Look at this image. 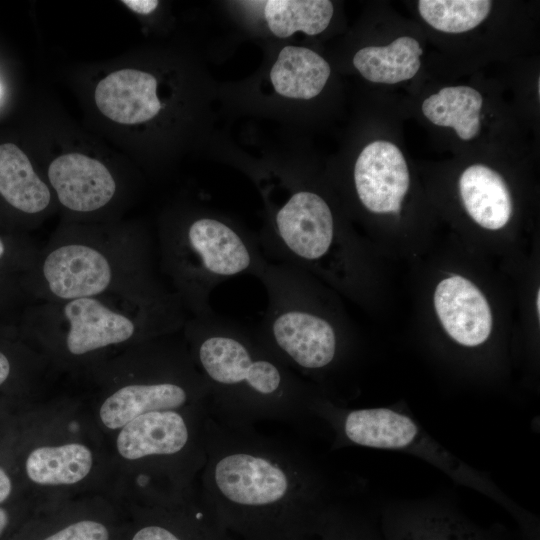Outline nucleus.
Masks as SVG:
<instances>
[{"label":"nucleus","instance_id":"nucleus-1","mask_svg":"<svg viewBox=\"0 0 540 540\" xmlns=\"http://www.w3.org/2000/svg\"><path fill=\"white\" fill-rule=\"evenodd\" d=\"M155 266L154 244L142 235L68 232L37 251L20 287L42 302L121 296L149 303L177 297Z\"/></svg>","mask_w":540,"mask_h":540},{"label":"nucleus","instance_id":"nucleus-2","mask_svg":"<svg viewBox=\"0 0 540 540\" xmlns=\"http://www.w3.org/2000/svg\"><path fill=\"white\" fill-rule=\"evenodd\" d=\"M188 313L178 297L138 302L94 296L42 302L24 311L21 334L71 360L107 349L136 345L182 330Z\"/></svg>","mask_w":540,"mask_h":540},{"label":"nucleus","instance_id":"nucleus-3","mask_svg":"<svg viewBox=\"0 0 540 540\" xmlns=\"http://www.w3.org/2000/svg\"><path fill=\"white\" fill-rule=\"evenodd\" d=\"M157 245L160 271L189 316L212 314L215 287L239 275L257 277L268 263L257 241L215 217L192 219Z\"/></svg>","mask_w":540,"mask_h":540},{"label":"nucleus","instance_id":"nucleus-4","mask_svg":"<svg viewBox=\"0 0 540 540\" xmlns=\"http://www.w3.org/2000/svg\"><path fill=\"white\" fill-rule=\"evenodd\" d=\"M257 278L268 301L257 333L263 344L303 369L328 366L336 356L337 334L314 307L305 272L268 262Z\"/></svg>","mask_w":540,"mask_h":540},{"label":"nucleus","instance_id":"nucleus-5","mask_svg":"<svg viewBox=\"0 0 540 540\" xmlns=\"http://www.w3.org/2000/svg\"><path fill=\"white\" fill-rule=\"evenodd\" d=\"M182 330L204 376L219 390L271 398L290 387L282 366L242 325L213 312L189 316Z\"/></svg>","mask_w":540,"mask_h":540},{"label":"nucleus","instance_id":"nucleus-6","mask_svg":"<svg viewBox=\"0 0 540 540\" xmlns=\"http://www.w3.org/2000/svg\"><path fill=\"white\" fill-rule=\"evenodd\" d=\"M343 430L348 440L356 445L410 453L456 480L498 497L494 486L442 448L404 413L386 407L353 410L346 415Z\"/></svg>","mask_w":540,"mask_h":540},{"label":"nucleus","instance_id":"nucleus-7","mask_svg":"<svg viewBox=\"0 0 540 540\" xmlns=\"http://www.w3.org/2000/svg\"><path fill=\"white\" fill-rule=\"evenodd\" d=\"M273 232L260 244L278 263L305 271L324 260L335 242V223L328 203L318 194L292 193L275 211Z\"/></svg>","mask_w":540,"mask_h":540},{"label":"nucleus","instance_id":"nucleus-8","mask_svg":"<svg viewBox=\"0 0 540 540\" xmlns=\"http://www.w3.org/2000/svg\"><path fill=\"white\" fill-rule=\"evenodd\" d=\"M361 203L373 213H398L409 188V172L400 149L388 141L368 144L354 167Z\"/></svg>","mask_w":540,"mask_h":540},{"label":"nucleus","instance_id":"nucleus-9","mask_svg":"<svg viewBox=\"0 0 540 540\" xmlns=\"http://www.w3.org/2000/svg\"><path fill=\"white\" fill-rule=\"evenodd\" d=\"M214 481L225 498L246 506L278 502L289 489L288 477L278 465L247 453H235L219 460Z\"/></svg>","mask_w":540,"mask_h":540},{"label":"nucleus","instance_id":"nucleus-10","mask_svg":"<svg viewBox=\"0 0 540 540\" xmlns=\"http://www.w3.org/2000/svg\"><path fill=\"white\" fill-rule=\"evenodd\" d=\"M48 180L62 206L77 213H91L109 204L116 193V182L100 161L80 153L54 159Z\"/></svg>","mask_w":540,"mask_h":540},{"label":"nucleus","instance_id":"nucleus-11","mask_svg":"<svg viewBox=\"0 0 540 540\" xmlns=\"http://www.w3.org/2000/svg\"><path fill=\"white\" fill-rule=\"evenodd\" d=\"M434 306L444 329L457 343L474 347L490 336L489 304L468 279L456 275L442 280L435 289Z\"/></svg>","mask_w":540,"mask_h":540},{"label":"nucleus","instance_id":"nucleus-12","mask_svg":"<svg viewBox=\"0 0 540 540\" xmlns=\"http://www.w3.org/2000/svg\"><path fill=\"white\" fill-rule=\"evenodd\" d=\"M189 396L190 389L184 380L130 381L115 388L104 399L99 416L106 428L117 430L140 415L180 408Z\"/></svg>","mask_w":540,"mask_h":540},{"label":"nucleus","instance_id":"nucleus-13","mask_svg":"<svg viewBox=\"0 0 540 540\" xmlns=\"http://www.w3.org/2000/svg\"><path fill=\"white\" fill-rule=\"evenodd\" d=\"M94 98L98 109L120 124L148 121L161 109L156 78L136 69H121L107 75L97 84Z\"/></svg>","mask_w":540,"mask_h":540},{"label":"nucleus","instance_id":"nucleus-14","mask_svg":"<svg viewBox=\"0 0 540 540\" xmlns=\"http://www.w3.org/2000/svg\"><path fill=\"white\" fill-rule=\"evenodd\" d=\"M188 438L185 420L177 411H153L125 424L118 433L116 448L124 459L138 460L178 453Z\"/></svg>","mask_w":540,"mask_h":540},{"label":"nucleus","instance_id":"nucleus-15","mask_svg":"<svg viewBox=\"0 0 540 540\" xmlns=\"http://www.w3.org/2000/svg\"><path fill=\"white\" fill-rule=\"evenodd\" d=\"M460 195L471 218L490 230L504 227L512 214V200L504 179L491 168L469 166L459 179Z\"/></svg>","mask_w":540,"mask_h":540},{"label":"nucleus","instance_id":"nucleus-16","mask_svg":"<svg viewBox=\"0 0 540 540\" xmlns=\"http://www.w3.org/2000/svg\"><path fill=\"white\" fill-rule=\"evenodd\" d=\"M384 540H494L487 532L455 512L426 509L405 512L387 520Z\"/></svg>","mask_w":540,"mask_h":540},{"label":"nucleus","instance_id":"nucleus-17","mask_svg":"<svg viewBox=\"0 0 540 540\" xmlns=\"http://www.w3.org/2000/svg\"><path fill=\"white\" fill-rule=\"evenodd\" d=\"M0 196L15 210L38 214L51 203V191L15 144L0 145Z\"/></svg>","mask_w":540,"mask_h":540},{"label":"nucleus","instance_id":"nucleus-18","mask_svg":"<svg viewBox=\"0 0 540 540\" xmlns=\"http://www.w3.org/2000/svg\"><path fill=\"white\" fill-rule=\"evenodd\" d=\"M329 75L330 66L319 54L305 47L286 46L271 69L270 79L278 94L307 100L322 91Z\"/></svg>","mask_w":540,"mask_h":540},{"label":"nucleus","instance_id":"nucleus-19","mask_svg":"<svg viewBox=\"0 0 540 540\" xmlns=\"http://www.w3.org/2000/svg\"><path fill=\"white\" fill-rule=\"evenodd\" d=\"M92 467V451L78 442L37 447L25 460L29 480L44 486L78 483L87 477Z\"/></svg>","mask_w":540,"mask_h":540},{"label":"nucleus","instance_id":"nucleus-20","mask_svg":"<svg viewBox=\"0 0 540 540\" xmlns=\"http://www.w3.org/2000/svg\"><path fill=\"white\" fill-rule=\"evenodd\" d=\"M422 53L418 41L409 36H401L387 46L360 49L354 55L353 64L371 82L395 84L416 75Z\"/></svg>","mask_w":540,"mask_h":540},{"label":"nucleus","instance_id":"nucleus-21","mask_svg":"<svg viewBox=\"0 0 540 540\" xmlns=\"http://www.w3.org/2000/svg\"><path fill=\"white\" fill-rule=\"evenodd\" d=\"M482 96L468 86H449L423 101L422 112L433 124L452 127L459 138L470 140L480 129Z\"/></svg>","mask_w":540,"mask_h":540},{"label":"nucleus","instance_id":"nucleus-22","mask_svg":"<svg viewBox=\"0 0 540 540\" xmlns=\"http://www.w3.org/2000/svg\"><path fill=\"white\" fill-rule=\"evenodd\" d=\"M333 11L328 0H270L265 4L264 16L270 31L286 38L297 31L311 36L323 32Z\"/></svg>","mask_w":540,"mask_h":540},{"label":"nucleus","instance_id":"nucleus-23","mask_svg":"<svg viewBox=\"0 0 540 540\" xmlns=\"http://www.w3.org/2000/svg\"><path fill=\"white\" fill-rule=\"evenodd\" d=\"M487 0H420L421 17L436 30L463 33L478 26L489 14Z\"/></svg>","mask_w":540,"mask_h":540},{"label":"nucleus","instance_id":"nucleus-24","mask_svg":"<svg viewBox=\"0 0 540 540\" xmlns=\"http://www.w3.org/2000/svg\"><path fill=\"white\" fill-rule=\"evenodd\" d=\"M36 250L30 244H15L0 235V278L16 281L30 268Z\"/></svg>","mask_w":540,"mask_h":540},{"label":"nucleus","instance_id":"nucleus-25","mask_svg":"<svg viewBox=\"0 0 540 540\" xmlns=\"http://www.w3.org/2000/svg\"><path fill=\"white\" fill-rule=\"evenodd\" d=\"M107 528L93 520H81L59 530L44 540H108Z\"/></svg>","mask_w":540,"mask_h":540},{"label":"nucleus","instance_id":"nucleus-26","mask_svg":"<svg viewBox=\"0 0 540 540\" xmlns=\"http://www.w3.org/2000/svg\"><path fill=\"white\" fill-rule=\"evenodd\" d=\"M132 540H179L169 530L159 526H147L140 529Z\"/></svg>","mask_w":540,"mask_h":540},{"label":"nucleus","instance_id":"nucleus-27","mask_svg":"<svg viewBox=\"0 0 540 540\" xmlns=\"http://www.w3.org/2000/svg\"><path fill=\"white\" fill-rule=\"evenodd\" d=\"M20 293L23 292L18 282L0 278V309Z\"/></svg>","mask_w":540,"mask_h":540},{"label":"nucleus","instance_id":"nucleus-28","mask_svg":"<svg viewBox=\"0 0 540 540\" xmlns=\"http://www.w3.org/2000/svg\"><path fill=\"white\" fill-rule=\"evenodd\" d=\"M14 364L7 350L0 347V387L4 386L12 377Z\"/></svg>","mask_w":540,"mask_h":540},{"label":"nucleus","instance_id":"nucleus-29","mask_svg":"<svg viewBox=\"0 0 540 540\" xmlns=\"http://www.w3.org/2000/svg\"><path fill=\"white\" fill-rule=\"evenodd\" d=\"M127 7L139 14H149L156 9L158 1L155 0H124Z\"/></svg>","mask_w":540,"mask_h":540},{"label":"nucleus","instance_id":"nucleus-30","mask_svg":"<svg viewBox=\"0 0 540 540\" xmlns=\"http://www.w3.org/2000/svg\"><path fill=\"white\" fill-rule=\"evenodd\" d=\"M13 485L10 476L0 466V504L5 502L12 493Z\"/></svg>","mask_w":540,"mask_h":540},{"label":"nucleus","instance_id":"nucleus-31","mask_svg":"<svg viewBox=\"0 0 540 540\" xmlns=\"http://www.w3.org/2000/svg\"><path fill=\"white\" fill-rule=\"evenodd\" d=\"M8 521L9 518L6 510L0 507V535L4 532Z\"/></svg>","mask_w":540,"mask_h":540},{"label":"nucleus","instance_id":"nucleus-32","mask_svg":"<svg viewBox=\"0 0 540 540\" xmlns=\"http://www.w3.org/2000/svg\"><path fill=\"white\" fill-rule=\"evenodd\" d=\"M536 304H537V313L539 315V313H540V291L539 290L537 292Z\"/></svg>","mask_w":540,"mask_h":540}]
</instances>
